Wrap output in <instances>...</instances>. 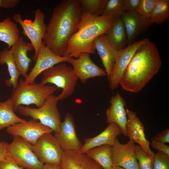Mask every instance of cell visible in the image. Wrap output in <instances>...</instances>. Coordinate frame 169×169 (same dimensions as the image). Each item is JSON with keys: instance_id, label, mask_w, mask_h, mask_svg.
<instances>
[{"instance_id": "1", "label": "cell", "mask_w": 169, "mask_h": 169, "mask_svg": "<svg viewBox=\"0 0 169 169\" xmlns=\"http://www.w3.org/2000/svg\"><path fill=\"white\" fill-rule=\"evenodd\" d=\"M82 11L79 0H64L54 8L43 39L55 54L66 57L68 41L78 30Z\"/></svg>"}, {"instance_id": "2", "label": "cell", "mask_w": 169, "mask_h": 169, "mask_svg": "<svg viewBox=\"0 0 169 169\" xmlns=\"http://www.w3.org/2000/svg\"><path fill=\"white\" fill-rule=\"evenodd\" d=\"M161 65L157 47L146 38L133 56L119 85L126 91L139 92L158 72Z\"/></svg>"}, {"instance_id": "3", "label": "cell", "mask_w": 169, "mask_h": 169, "mask_svg": "<svg viewBox=\"0 0 169 169\" xmlns=\"http://www.w3.org/2000/svg\"><path fill=\"white\" fill-rule=\"evenodd\" d=\"M115 19L111 16H95L82 12L78 30L68 41L66 56L77 58L84 53L94 54L95 39L112 27Z\"/></svg>"}, {"instance_id": "4", "label": "cell", "mask_w": 169, "mask_h": 169, "mask_svg": "<svg viewBox=\"0 0 169 169\" xmlns=\"http://www.w3.org/2000/svg\"><path fill=\"white\" fill-rule=\"evenodd\" d=\"M58 89L55 86L43 85L40 83L28 84L20 78L10 97L14 112L18 111L20 105L34 104L38 108L41 107L47 98Z\"/></svg>"}, {"instance_id": "5", "label": "cell", "mask_w": 169, "mask_h": 169, "mask_svg": "<svg viewBox=\"0 0 169 169\" xmlns=\"http://www.w3.org/2000/svg\"><path fill=\"white\" fill-rule=\"evenodd\" d=\"M58 96L52 94L46 100L40 107L34 108L19 105L18 111L22 115L31 117L50 128L55 133L59 130L61 122V115L57 106Z\"/></svg>"}, {"instance_id": "6", "label": "cell", "mask_w": 169, "mask_h": 169, "mask_svg": "<svg viewBox=\"0 0 169 169\" xmlns=\"http://www.w3.org/2000/svg\"><path fill=\"white\" fill-rule=\"evenodd\" d=\"M42 74L41 84L45 85L50 83L62 89V92L58 95L59 101L74 93L78 79L71 67L61 63L44 71Z\"/></svg>"}, {"instance_id": "7", "label": "cell", "mask_w": 169, "mask_h": 169, "mask_svg": "<svg viewBox=\"0 0 169 169\" xmlns=\"http://www.w3.org/2000/svg\"><path fill=\"white\" fill-rule=\"evenodd\" d=\"M33 12L34 19L33 21L29 19L23 20L19 13L14 14L12 18L20 25L23 29V33L30 40L33 46L35 53L33 59L35 62L46 33L47 25L44 23L45 14L40 9H37Z\"/></svg>"}, {"instance_id": "8", "label": "cell", "mask_w": 169, "mask_h": 169, "mask_svg": "<svg viewBox=\"0 0 169 169\" xmlns=\"http://www.w3.org/2000/svg\"><path fill=\"white\" fill-rule=\"evenodd\" d=\"M32 145L22 137L13 136L7 146V151L19 166L26 169H42L44 164L32 149Z\"/></svg>"}, {"instance_id": "9", "label": "cell", "mask_w": 169, "mask_h": 169, "mask_svg": "<svg viewBox=\"0 0 169 169\" xmlns=\"http://www.w3.org/2000/svg\"><path fill=\"white\" fill-rule=\"evenodd\" d=\"M31 148L43 164L60 165L64 151L51 133L43 135Z\"/></svg>"}, {"instance_id": "10", "label": "cell", "mask_w": 169, "mask_h": 169, "mask_svg": "<svg viewBox=\"0 0 169 169\" xmlns=\"http://www.w3.org/2000/svg\"><path fill=\"white\" fill-rule=\"evenodd\" d=\"M134 141L130 140L122 144L117 137L112 146V160L113 167H120L126 169H140L136 159Z\"/></svg>"}, {"instance_id": "11", "label": "cell", "mask_w": 169, "mask_h": 169, "mask_svg": "<svg viewBox=\"0 0 169 169\" xmlns=\"http://www.w3.org/2000/svg\"><path fill=\"white\" fill-rule=\"evenodd\" d=\"M146 38L128 45L118 51L115 64L110 78L108 79L110 88L114 90L118 87L123 74L139 47L144 42Z\"/></svg>"}, {"instance_id": "12", "label": "cell", "mask_w": 169, "mask_h": 169, "mask_svg": "<svg viewBox=\"0 0 169 169\" xmlns=\"http://www.w3.org/2000/svg\"><path fill=\"white\" fill-rule=\"evenodd\" d=\"M6 132L13 136L22 137L33 145L43 135L53 131L39 121L33 119L15 124L7 128Z\"/></svg>"}, {"instance_id": "13", "label": "cell", "mask_w": 169, "mask_h": 169, "mask_svg": "<svg viewBox=\"0 0 169 169\" xmlns=\"http://www.w3.org/2000/svg\"><path fill=\"white\" fill-rule=\"evenodd\" d=\"M70 58L69 57H60L55 54L46 46L42 41L35 64L29 74L25 78L24 81L28 84L35 82L36 78L44 71L56 64L68 62Z\"/></svg>"}, {"instance_id": "14", "label": "cell", "mask_w": 169, "mask_h": 169, "mask_svg": "<svg viewBox=\"0 0 169 169\" xmlns=\"http://www.w3.org/2000/svg\"><path fill=\"white\" fill-rule=\"evenodd\" d=\"M54 136L63 151L79 152L83 146L77 136L74 119L70 113L66 115L59 131L54 133Z\"/></svg>"}, {"instance_id": "15", "label": "cell", "mask_w": 169, "mask_h": 169, "mask_svg": "<svg viewBox=\"0 0 169 169\" xmlns=\"http://www.w3.org/2000/svg\"><path fill=\"white\" fill-rule=\"evenodd\" d=\"M68 62L71 64L75 74L83 84L89 78L107 76L105 70L93 62L88 53H82L76 59L70 57Z\"/></svg>"}, {"instance_id": "16", "label": "cell", "mask_w": 169, "mask_h": 169, "mask_svg": "<svg viewBox=\"0 0 169 169\" xmlns=\"http://www.w3.org/2000/svg\"><path fill=\"white\" fill-rule=\"evenodd\" d=\"M127 136L138 144L149 156L153 157L154 153L151 150V142L146 137L145 126L136 112L126 109Z\"/></svg>"}, {"instance_id": "17", "label": "cell", "mask_w": 169, "mask_h": 169, "mask_svg": "<svg viewBox=\"0 0 169 169\" xmlns=\"http://www.w3.org/2000/svg\"><path fill=\"white\" fill-rule=\"evenodd\" d=\"M120 18L126 31L128 45L133 43L138 36L146 32L152 24L149 18L136 10L125 12Z\"/></svg>"}, {"instance_id": "18", "label": "cell", "mask_w": 169, "mask_h": 169, "mask_svg": "<svg viewBox=\"0 0 169 169\" xmlns=\"http://www.w3.org/2000/svg\"><path fill=\"white\" fill-rule=\"evenodd\" d=\"M110 105L106 112V121L109 124L115 123L120 127L122 133L127 136V117L125 106V101L118 92L113 95L110 100Z\"/></svg>"}, {"instance_id": "19", "label": "cell", "mask_w": 169, "mask_h": 169, "mask_svg": "<svg viewBox=\"0 0 169 169\" xmlns=\"http://www.w3.org/2000/svg\"><path fill=\"white\" fill-rule=\"evenodd\" d=\"M63 169H103L85 153L64 151L60 164Z\"/></svg>"}, {"instance_id": "20", "label": "cell", "mask_w": 169, "mask_h": 169, "mask_svg": "<svg viewBox=\"0 0 169 169\" xmlns=\"http://www.w3.org/2000/svg\"><path fill=\"white\" fill-rule=\"evenodd\" d=\"M95 42V49L101 59L108 79L114 67L118 50L108 40L105 33L98 36Z\"/></svg>"}, {"instance_id": "21", "label": "cell", "mask_w": 169, "mask_h": 169, "mask_svg": "<svg viewBox=\"0 0 169 169\" xmlns=\"http://www.w3.org/2000/svg\"><path fill=\"white\" fill-rule=\"evenodd\" d=\"M122 134L119 126L115 123H111L102 132L97 136L84 139V143L79 151L85 153L93 148L105 145L112 146L115 139Z\"/></svg>"}, {"instance_id": "22", "label": "cell", "mask_w": 169, "mask_h": 169, "mask_svg": "<svg viewBox=\"0 0 169 169\" xmlns=\"http://www.w3.org/2000/svg\"><path fill=\"white\" fill-rule=\"evenodd\" d=\"M33 49L32 44L25 41L22 37H20L18 42L9 49L19 73L25 78L28 76L30 63L32 61L28 57L27 53Z\"/></svg>"}, {"instance_id": "23", "label": "cell", "mask_w": 169, "mask_h": 169, "mask_svg": "<svg viewBox=\"0 0 169 169\" xmlns=\"http://www.w3.org/2000/svg\"><path fill=\"white\" fill-rule=\"evenodd\" d=\"M106 37L118 51L124 49L127 43V35L120 18L115 19L112 27L105 33Z\"/></svg>"}, {"instance_id": "24", "label": "cell", "mask_w": 169, "mask_h": 169, "mask_svg": "<svg viewBox=\"0 0 169 169\" xmlns=\"http://www.w3.org/2000/svg\"><path fill=\"white\" fill-rule=\"evenodd\" d=\"M112 146L105 145L88 150L85 154L98 163L103 169H112Z\"/></svg>"}, {"instance_id": "25", "label": "cell", "mask_w": 169, "mask_h": 169, "mask_svg": "<svg viewBox=\"0 0 169 169\" xmlns=\"http://www.w3.org/2000/svg\"><path fill=\"white\" fill-rule=\"evenodd\" d=\"M19 38L17 24L10 17L0 22V40L7 44L9 49L18 42Z\"/></svg>"}, {"instance_id": "26", "label": "cell", "mask_w": 169, "mask_h": 169, "mask_svg": "<svg viewBox=\"0 0 169 169\" xmlns=\"http://www.w3.org/2000/svg\"><path fill=\"white\" fill-rule=\"evenodd\" d=\"M13 107V103L10 98L4 102H0V131L26 121L16 115Z\"/></svg>"}, {"instance_id": "27", "label": "cell", "mask_w": 169, "mask_h": 169, "mask_svg": "<svg viewBox=\"0 0 169 169\" xmlns=\"http://www.w3.org/2000/svg\"><path fill=\"white\" fill-rule=\"evenodd\" d=\"M1 60L0 64H6L10 78L5 81L6 84L9 87L13 86V90L15 89L18 85L19 77L20 75L19 73L12 55L7 48H5L0 52Z\"/></svg>"}, {"instance_id": "28", "label": "cell", "mask_w": 169, "mask_h": 169, "mask_svg": "<svg viewBox=\"0 0 169 169\" xmlns=\"http://www.w3.org/2000/svg\"><path fill=\"white\" fill-rule=\"evenodd\" d=\"M169 18V0H157L156 5L150 17L152 23L163 24Z\"/></svg>"}, {"instance_id": "29", "label": "cell", "mask_w": 169, "mask_h": 169, "mask_svg": "<svg viewBox=\"0 0 169 169\" xmlns=\"http://www.w3.org/2000/svg\"><path fill=\"white\" fill-rule=\"evenodd\" d=\"M82 13L101 16L107 0H79Z\"/></svg>"}, {"instance_id": "30", "label": "cell", "mask_w": 169, "mask_h": 169, "mask_svg": "<svg viewBox=\"0 0 169 169\" xmlns=\"http://www.w3.org/2000/svg\"><path fill=\"white\" fill-rule=\"evenodd\" d=\"M123 0H107L101 16L120 17L125 12Z\"/></svg>"}, {"instance_id": "31", "label": "cell", "mask_w": 169, "mask_h": 169, "mask_svg": "<svg viewBox=\"0 0 169 169\" xmlns=\"http://www.w3.org/2000/svg\"><path fill=\"white\" fill-rule=\"evenodd\" d=\"M135 152L140 169H153V157L148 156L139 145H136Z\"/></svg>"}, {"instance_id": "32", "label": "cell", "mask_w": 169, "mask_h": 169, "mask_svg": "<svg viewBox=\"0 0 169 169\" xmlns=\"http://www.w3.org/2000/svg\"><path fill=\"white\" fill-rule=\"evenodd\" d=\"M156 1L140 0L139 5L136 10L142 16L149 18L156 5Z\"/></svg>"}, {"instance_id": "33", "label": "cell", "mask_w": 169, "mask_h": 169, "mask_svg": "<svg viewBox=\"0 0 169 169\" xmlns=\"http://www.w3.org/2000/svg\"><path fill=\"white\" fill-rule=\"evenodd\" d=\"M153 157V169H169V156L158 151Z\"/></svg>"}, {"instance_id": "34", "label": "cell", "mask_w": 169, "mask_h": 169, "mask_svg": "<svg viewBox=\"0 0 169 169\" xmlns=\"http://www.w3.org/2000/svg\"><path fill=\"white\" fill-rule=\"evenodd\" d=\"M151 141L161 142L164 143H169V129H165L160 131L159 133L152 137Z\"/></svg>"}, {"instance_id": "35", "label": "cell", "mask_w": 169, "mask_h": 169, "mask_svg": "<svg viewBox=\"0 0 169 169\" xmlns=\"http://www.w3.org/2000/svg\"><path fill=\"white\" fill-rule=\"evenodd\" d=\"M0 169H24L18 166L9 155L6 161H0Z\"/></svg>"}, {"instance_id": "36", "label": "cell", "mask_w": 169, "mask_h": 169, "mask_svg": "<svg viewBox=\"0 0 169 169\" xmlns=\"http://www.w3.org/2000/svg\"><path fill=\"white\" fill-rule=\"evenodd\" d=\"M140 0H123V4L125 12L136 10L138 7Z\"/></svg>"}, {"instance_id": "37", "label": "cell", "mask_w": 169, "mask_h": 169, "mask_svg": "<svg viewBox=\"0 0 169 169\" xmlns=\"http://www.w3.org/2000/svg\"><path fill=\"white\" fill-rule=\"evenodd\" d=\"M150 145L158 151L163 152L169 156V146L165 143L155 141H152Z\"/></svg>"}, {"instance_id": "38", "label": "cell", "mask_w": 169, "mask_h": 169, "mask_svg": "<svg viewBox=\"0 0 169 169\" xmlns=\"http://www.w3.org/2000/svg\"><path fill=\"white\" fill-rule=\"evenodd\" d=\"M8 143L5 141H0V161H7L9 156L7 151Z\"/></svg>"}, {"instance_id": "39", "label": "cell", "mask_w": 169, "mask_h": 169, "mask_svg": "<svg viewBox=\"0 0 169 169\" xmlns=\"http://www.w3.org/2000/svg\"><path fill=\"white\" fill-rule=\"evenodd\" d=\"M19 1V0H3L1 7L9 8H13Z\"/></svg>"}, {"instance_id": "40", "label": "cell", "mask_w": 169, "mask_h": 169, "mask_svg": "<svg viewBox=\"0 0 169 169\" xmlns=\"http://www.w3.org/2000/svg\"><path fill=\"white\" fill-rule=\"evenodd\" d=\"M42 169H63L60 165L44 164Z\"/></svg>"}, {"instance_id": "41", "label": "cell", "mask_w": 169, "mask_h": 169, "mask_svg": "<svg viewBox=\"0 0 169 169\" xmlns=\"http://www.w3.org/2000/svg\"><path fill=\"white\" fill-rule=\"evenodd\" d=\"M112 169H126L120 167H113Z\"/></svg>"}, {"instance_id": "42", "label": "cell", "mask_w": 169, "mask_h": 169, "mask_svg": "<svg viewBox=\"0 0 169 169\" xmlns=\"http://www.w3.org/2000/svg\"><path fill=\"white\" fill-rule=\"evenodd\" d=\"M2 1L3 0H0V8H1V7Z\"/></svg>"}, {"instance_id": "43", "label": "cell", "mask_w": 169, "mask_h": 169, "mask_svg": "<svg viewBox=\"0 0 169 169\" xmlns=\"http://www.w3.org/2000/svg\"><path fill=\"white\" fill-rule=\"evenodd\" d=\"M1 60V57L0 56V62Z\"/></svg>"}]
</instances>
